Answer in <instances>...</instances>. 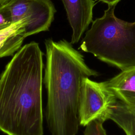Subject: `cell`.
Segmentation results:
<instances>
[{
    "label": "cell",
    "mask_w": 135,
    "mask_h": 135,
    "mask_svg": "<svg viewBox=\"0 0 135 135\" xmlns=\"http://www.w3.org/2000/svg\"><path fill=\"white\" fill-rule=\"evenodd\" d=\"M116 5H108L103 15L92 21L80 48L122 71L135 67V21L117 17Z\"/></svg>",
    "instance_id": "cell-3"
},
{
    "label": "cell",
    "mask_w": 135,
    "mask_h": 135,
    "mask_svg": "<svg viewBox=\"0 0 135 135\" xmlns=\"http://www.w3.org/2000/svg\"><path fill=\"white\" fill-rule=\"evenodd\" d=\"M5 57L4 55V54H3L2 53H0V58H1V57Z\"/></svg>",
    "instance_id": "cell-14"
},
{
    "label": "cell",
    "mask_w": 135,
    "mask_h": 135,
    "mask_svg": "<svg viewBox=\"0 0 135 135\" xmlns=\"http://www.w3.org/2000/svg\"><path fill=\"white\" fill-rule=\"evenodd\" d=\"M98 2H102L103 3H107L108 5H113L117 4L121 0H96Z\"/></svg>",
    "instance_id": "cell-12"
},
{
    "label": "cell",
    "mask_w": 135,
    "mask_h": 135,
    "mask_svg": "<svg viewBox=\"0 0 135 135\" xmlns=\"http://www.w3.org/2000/svg\"><path fill=\"white\" fill-rule=\"evenodd\" d=\"M116 100L104 82H97L89 78H84L80 99V124L86 126L94 120L101 121L110 105Z\"/></svg>",
    "instance_id": "cell-5"
},
{
    "label": "cell",
    "mask_w": 135,
    "mask_h": 135,
    "mask_svg": "<svg viewBox=\"0 0 135 135\" xmlns=\"http://www.w3.org/2000/svg\"><path fill=\"white\" fill-rule=\"evenodd\" d=\"M7 4L12 23L25 22L26 37L48 31L56 12L50 0H9Z\"/></svg>",
    "instance_id": "cell-4"
},
{
    "label": "cell",
    "mask_w": 135,
    "mask_h": 135,
    "mask_svg": "<svg viewBox=\"0 0 135 135\" xmlns=\"http://www.w3.org/2000/svg\"><path fill=\"white\" fill-rule=\"evenodd\" d=\"M109 119L116 123L126 135H135V108L126 105L117 99L110 105L101 121L103 122Z\"/></svg>",
    "instance_id": "cell-8"
},
{
    "label": "cell",
    "mask_w": 135,
    "mask_h": 135,
    "mask_svg": "<svg viewBox=\"0 0 135 135\" xmlns=\"http://www.w3.org/2000/svg\"><path fill=\"white\" fill-rule=\"evenodd\" d=\"M9 0H0V5L2 4H4L6 3H7V2H8Z\"/></svg>",
    "instance_id": "cell-13"
},
{
    "label": "cell",
    "mask_w": 135,
    "mask_h": 135,
    "mask_svg": "<svg viewBox=\"0 0 135 135\" xmlns=\"http://www.w3.org/2000/svg\"><path fill=\"white\" fill-rule=\"evenodd\" d=\"M44 84L47 93L46 121L51 135H76L83 80L98 73L65 40L45 41Z\"/></svg>",
    "instance_id": "cell-2"
},
{
    "label": "cell",
    "mask_w": 135,
    "mask_h": 135,
    "mask_svg": "<svg viewBox=\"0 0 135 135\" xmlns=\"http://www.w3.org/2000/svg\"><path fill=\"white\" fill-rule=\"evenodd\" d=\"M43 52L31 42L21 47L0 76V130L7 135H43Z\"/></svg>",
    "instance_id": "cell-1"
},
{
    "label": "cell",
    "mask_w": 135,
    "mask_h": 135,
    "mask_svg": "<svg viewBox=\"0 0 135 135\" xmlns=\"http://www.w3.org/2000/svg\"><path fill=\"white\" fill-rule=\"evenodd\" d=\"M72 30L71 43H78L92 22L93 0H61Z\"/></svg>",
    "instance_id": "cell-6"
},
{
    "label": "cell",
    "mask_w": 135,
    "mask_h": 135,
    "mask_svg": "<svg viewBox=\"0 0 135 135\" xmlns=\"http://www.w3.org/2000/svg\"><path fill=\"white\" fill-rule=\"evenodd\" d=\"M103 122L99 120H94L86 126L84 132V135H107L103 127Z\"/></svg>",
    "instance_id": "cell-10"
},
{
    "label": "cell",
    "mask_w": 135,
    "mask_h": 135,
    "mask_svg": "<svg viewBox=\"0 0 135 135\" xmlns=\"http://www.w3.org/2000/svg\"><path fill=\"white\" fill-rule=\"evenodd\" d=\"M25 23L19 21L0 30V53L5 56L12 55L21 47L26 37Z\"/></svg>",
    "instance_id": "cell-9"
},
{
    "label": "cell",
    "mask_w": 135,
    "mask_h": 135,
    "mask_svg": "<svg viewBox=\"0 0 135 135\" xmlns=\"http://www.w3.org/2000/svg\"><path fill=\"white\" fill-rule=\"evenodd\" d=\"M12 23L11 15L7 3L0 5V30L8 27Z\"/></svg>",
    "instance_id": "cell-11"
},
{
    "label": "cell",
    "mask_w": 135,
    "mask_h": 135,
    "mask_svg": "<svg viewBox=\"0 0 135 135\" xmlns=\"http://www.w3.org/2000/svg\"><path fill=\"white\" fill-rule=\"evenodd\" d=\"M104 83L117 99L135 108V67L122 71Z\"/></svg>",
    "instance_id": "cell-7"
}]
</instances>
